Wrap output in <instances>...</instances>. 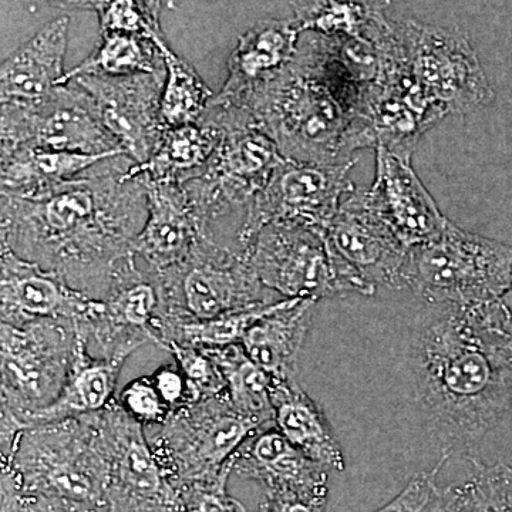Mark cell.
Instances as JSON below:
<instances>
[{
    "mask_svg": "<svg viewBox=\"0 0 512 512\" xmlns=\"http://www.w3.org/2000/svg\"><path fill=\"white\" fill-rule=\"evenodd\" d=\"M134 164L120 154L42 194H2V244L79 291L111 289L121 266L136 258L147 218L146 185L126 178Z\"/></svg>",
    "mask_w": 512,
    "mask_h": 512,
    "instance_id": "6da1fadb",
    "label": "cell"
},
{
    "mask_svg": "<svg viewBox=\"0 0 512 512\" xmlns=\"http://www.w3.org/2000/svg\"><path fill=\"white\" fill-rule=\"evenodd\" d=\"M414 399L430 433L473 450L512 412V336L500 299L427 305L409 349Z\"/></svg>",
    "mask_w": 512,
    "mask_h": 512,
    "instance_id": "7a4b0ae2",
    "label": "cell"
},
{
    "mask_svg": "<svg viewBox=\"0 0 512 512\" xmlns=\"http://www.w3.org/2000/svg\"><path fill=\"white\" fill-rule=\"evenodd\" d=\"M348 74L316 52L295 59L242 101L282 156L313 164H346L360 97L348 90Z\"/></svg>",
    "mask_w": 512,
    "mask_h": 512,
    "instance_id": "3957f363",
    "label": "cell"
},
{
    "mask_svg": "<svg viewBox=\"0 0 512 512\" xmlns=\"http://www.w3.org/2000/svg\"><path fill=\"white\" fill-rule=\"evenodd\" d=\"M2 474L49 512H109V463L97 423L28 427L2 456Z\"/></svg>",
    "mask_w": 512,
    "mask_h": 512,
    "instance_id": "277c9868",
    "label": "cell"
},
{
    "mask_svg": "<svg viewBox=\"0 0 512 512\" xmlns=\"http://www.w3.org/2000/svg\"><path fill=\"white\" fill-rule=\"evenodd\" d=\"M403 285L426 305L498 301L512 285V245L448 221L439 238L410 249Z\"/></svg>",
    "mask_w": 512,
    "mask_h": 512,
    "instance_id": "5b68a950",
    "label": "cell"
},
{
    "mask_svg": "<svg viewBox=\"0 0 512 512\" xmlns=\"http://www.w3.org/2000/svg\"><path fill=\"white\" fill-rule=\"evenodd\" d=\"M201 120L220 127L222 138L204 170L181 184L208 232L212 221L234 212H242L245 220L249 205L285 157L248 110L211 106Z\"/></svg>",
    "mask_w": 512,
    "mask_h": 512,
    "instance_id": "8992f818",
    "label": "cell"
},
{
    "mask_svg": "<svg viewBox=\"0 0 512 512\" xmlns=\"http://www.w3.org/2000/svg\"><path fill=\"white\" fill-rule=\"evenodd\" d=\"M247 255L261 284L286 298L318 301L323 296L376 292V286L333 254L320 229L293 222L265 225L248 245Z\"/></svg>",
    "mask_w": 512,
    "mask_h": 512,
    "instance_id": "52a82bcc",
    "label": "cell"
},
{
    "mask_svg": "<svg viewBox=\"0 0 512 512\" xmlns=\"http://www.w3.org/2000/svg\"><path fill=\"white\" fill-rule=\"evenodd\" d=\"M77 335L73 320L2 322V414L26 429L30 416L56 402L72 369Z\"/></svg>",
    "mask_w": 512,
    "mask_h": 512,
    "instance_id": "ba28073f",
    "label": "cell"
},
{
    "mask_svg": "<svg viewBox=\"0 0 512 512\" xmlns=\"http://www.w3.org/2000/svg\"><path fill=\"white\" fill-rule=\"evenodd\" d=\"M0 106V153L20 148L126 153L101 123L92 97L76 82L62 84L36 103Z\"/></svg>",
    "mask_w": 512,
    "mask_h": 512,
    "instance_id": "9c48e42d",
    "label": "cell"
},
{
    "mask_svg": "<svg viewBox=\"0 0 512 512\" xmlns=\"http://www.w3.org/2000/svg\"><path fill=\"white\" fill-rule=\"evenodd\" d=\"M400 33L407 66L441 117L481 110L493 101V89L466 37L416 22H407Z\"/></svg>",
    "mask_w": 512,
    "mask_h": 512,
    "instance_id": "30bf717a",
    "label": "cell"
},
{
    "mask_svg": "<svg viewBox=\"0 0 512 512\" xmlns=\"http://www.w3.org/2000/svg\"><path fill=\"white\" fill-rule=\"evenodd\" d=\"M353 163L313 164L284 160L249 205L238 241L247 249L265 225L293 222L325 231L340 205L355 192L348 174Z\"/></svg>",
    "mask_w": 512,
    "mask_h": 512,
    "instance_id": "8fae6325",
    "label": "cell"
},
{
    "mask_svg": "<svg viewBox=\"0 0 512 512\" xmlns=\"http://www.w3.org/2000/svg\"><path fill=\"white\" fill-rule=\"evenodd\" d=\"M158 291L178 298L195 322L266 302L247 251L235 252L211 237L201 239L180 264L157 274Z\"/></svg>",
    "mask_w": 512,
    "mask_h": 512,
    "instance_id": "7c38bea8",
    "label": "cell"
},
{
    "mask_svg": "<svg viewBox=\"0 0 512 512\" xmlns=\"http://www.w3.org/2000/svg\"><path fill=\"white\" fill-rule=\"evenodd\" d=\"M101 446L109 463V512H185L156 451L126 412L103 417Z\"/></svg>",
    "mask_w": 512,
    "mask_h": 512,
    "instance_id": "4fadbf2b",
    "label": "cell"
},
{
    "mask_svg": "<svg viewBox=\"0 0 512 512\" xmlns=\"http://www.w3.org/2000/svg\"><path fill=\"white\" fill-rule=\"evenodd\" d=\"M72 82L89 93L101 123L136 164L156 153L165 127L161 123V97L165 70L128 76L83 74Z\"/></svg>",
    "mask_w": 512,
    "mask_h": 512,
    "instance_id": "5bb4252c",
    "label": "cell"
},
{
    "mask_svg": "<svg viewBox=\"0 0 512 512\" xmlns=\"http://www.w3.org/2000/svg\"><path fill=\"white\" fill-rule=\"evenodd\" d=\"M264 424L237 412L229 403L225 410L194 414L188 423L178 426L180 433L164 437L156 454L181 493L190 485L217 480L231 466L239 448Z\"/></svg>",
    "mask_w": 512,
    "mask_h": 512,
    "instance_id": "9a60e30c",
    "label": "cell"
},
{
    "mask_svg": "<svg viewBox=\"0 0 512 512\" xmlns=\"http://www.w3.org/2000/svg\"><path fill=\"white\" fill-rule=\"evenodd\" d=\"M370 210L407 249L439 238L448 220L414 173L410 158L376 146L375 184L365 191Z\"/></svg>",
    "mask_w": 512,
    "mask_h": 512,
    "instance_id": "2e32d148",
    "label": "cell"
},
{
    "mask_svg": "<svg viewBox=\"0 0 512 512\" xmlns=\"http://www.w3.org/2000/svg\"><path fill=\"white\" fill-rule=\"evenodd\" d=\"M333 254L373 286L404 289L403 272L409 249L370 210L365 191L343 200L326 229Z\"/></svg>",
    "mask_w": 512,
    "mask_h": 512,
    "instance_id": "e0dca14e",
    "label": "cell"
},
{
    "mask_svg": "<svg viewBox=\"0 0 512 512\" xmlns=\"http://www.w3.org/2000/svg\"><path fill=\"white\" fill-rule=\"evenodd\" d=\"M2 322L22 326L39 319L93 320L106 303L96 301L53 272L26 261L2 244Z\"/></svg>",
    "mask_w": 512,
    "mask_h": 512,
    "instance_id": "ac0fdd59",
    "label": "cell"
},
{
    "mask_svg": "<svg viewBox=\"0 0 512 512\" xmlns=\"http://www.w3.org/2000/svg\"><path fill=\"white\" fill-rule=\"evenodd\" d=\"M140 178L146 185L147 218L133 252L161 274L183 262L210 235L183 184Z\"/></svg>",
    "mask_w": 512,
    "mask_h": 512,
    "instance_id": "d6986e66",
    "label": "cell"
},
{
    "mask_svg": "<svg viewBox=\"0 0 512 512\" xmlns=\"http://www.w3.org/2000/svg\"><path fill=\"white\" fill-rule=\"evenodd\" d=\"M299 32L292 23L274 20L245 33L229 60L227 82L215 94L210 107L241 106L255 89L284 72L298 53Z\"/></svg>",
    "mask_w": 512,
    "mask_h": 512,
    "instance_id": "ffe728a7",
    "label": "cell"
},
{
    "mask_svg": "<svg viewBox=\"0 0 512 512\" xmlns=\"http://www.w3.org/2000/svg\"><path fill=\"white\" fill-rule=\"evenodd\" d=\"M69 18L47 23L10 53L0 69V104H30L49 97L62 83Z\"/></svg>",
    "mask_w": 512,
    "mask_h": 512,
    "instance_id": "44dd1931",
    "label": "cell"
},
{
    "mask_svg": "<svg viewBox=\"0 0 512 512\" xmlns=\"http://www.w3.org/2000/svg\"><path fill=\"white\" fill-rule=\"evenodd\" d=\"M326 470L293 447L278 429L252 436L234 456V471L264 485L266 495L326 491Z\"/></svg>",
    "mask_w": 512,
    "mask_h": 512,
    "instance_id": "7402d4cb",
    "label": "cell"
},
{
    "mask_svg": "<svg viewBox=\"0 0 512 512\" xmlns=\"http://www.w3.org/2000/svg\"><path fill=\"white\" fill-rule=\"evenodd\" d=\"M315 305L316 299L292 298L285 308L255 323L241 340L249 359L272 379L295 382Z\"/></svg>",
    "mask_w": 512,
    "mask_h": 512,
    "instance_id": "603a6c76",
    "label": "cell"
},
{
    "mask_svg": "<svg viewBox=\"0 0 512 512\" xmlns=\"http://www.w3.org/2000/svg\"><path fill=\"white\" fill-rule=\"evenodd\" d=\"M272 406L276 429L293 447L315 463L332 470H345L342 448L322 410L299 384L274 380Z\"/></svg>",
    "mask_w": 512,
    "mask_h": 512,
    "instance_id": "cb8c5ba5",
    "label": "cell"
},
{
    "mask_svg": "<svg viewBox=\"0 0 512 512\" xmlns=\"http://www.w3.org/2000/svg\"><path fill=\"white\" fill-rule=\"evenodd\" d=\"M126 153L80 154L70 151L20 148L0 153L2 194L33 197L76 180L93 165Z\"/></svg>",
    "mask_w": 512,
    "mask_h": 512,
    "instance_id": "d4e9b609",
    "label": "cell"
},
{
    "mask_svg": "<svg viewBox=\"0 0 512 512\" xmlns=\"http://www.w3.org/2000/svg\"><path fill=\"white\" fill-rule=\"evenodd\" d=\"M121 363L123 360H97L87 355L86 342L79 332L72 369L62 393L55 403L30 416L26 429L106 409L116 389Z\"/></svg>",
    "mask_w": 512,
    "mask_h": 512,
    "instance_id": "484cf974",
    "label": "cell"
},
{
    "mask_svg": "<svg viewBox=\"0 0 512 512\" xmlns=\"http://www.w3.org/2000/svg\"><path fill=\"white\" fill-rule=\"evenodd\" d=\"M221 138V128L210 121L167 127L156 153L146 163L134 164L126 178L140 175L150 181L183 183L200 174L210 163Z\"/></svg>",
    "mask_w": 512,
    "mask_h": 512,
    "instance_id": "4316f807",
    "label": "cell"
},
{
    "mask_svg": "<svg viewBox=\"0 0 512 512\" xmlns=\"http://www.w3.org/2000/svg\"><path fill=\"white\" fill-rule=\"evenodd\" d=\"M151 39L160 50L165 66V82L161 97V123L165 128L198 123L210 107L215 94L194 67L165 45L158 30Z\"/></svg>",
    "mask_w": 512,
    "mask_h": 512,
    "instance_id": "83f0119b",
    "label": "cell"
},
{
    "mask_svg": "<svg viewBox=\"0 0 512 512\" xmlns=\"http://www.w3.org/2000/svg\"><path fill=\"white\" fill-rule=\"evenodd\" d=\"M164 70L163 57L151 37L107 32L103 33V40L92 55L64 74L60 86L72 82L83 74L128 76L138 73H160Z\"/></svg>",
    "mask_w": 512,
    "mask_h": 512,
    "instance_id": "f1b7e54d",
    "label": "cell"
},
{
    "mask_svg": "<svg viewBox=\"0 0 512 512\" xmlns=\"http://www.w3.org/2000/svg\"><path fill=\"white\" fill-rule=\"evenodd\" d=\"M218 367L227 384L229 403L237 412L264 421L274 420V379L255 365L242 345L215 349Z\"/></svg>",
    "mask_w": 512,
    "mask_h": 512,
    "instance_id": "f546056e",
    "label": "cell"
},
{
    "mask_svg": "<svg viewBox=\"0 0 512 512\" xmlns=\"http://www.w3.org/2000/svg\"><path fill=\"white\" fill-rule=\"evenodd\" d=\"M474 471L466 483L444 488L440 512H512V468L485 466L471 458Z\"/></svg>",
    "mask_w": 512,
    "mask_h": 512,
    "instance_id": "4dcf8cb0",
    "label": "cell"
},
{
    "mask_svg": "<svg viewBox=\"0 0 512 512\" xmlns=\"http://www.w3.org/2000/svg\"><path fill=\"white\" fill-rule=\"evenodd\" d=\"M291 299L262 302L258 305L248 306V308L235 309V311H229L215 319L188 323L181 330L184 332L185 339L192 345L207 346L211 349L228 348V346L241 342L248 330L259 320L285 308Z\"/></svg>",
    "mask_w": 512,
    "mask_h": 512,
    "instance_id": "1f68e13d",
    "label": "cell"
},
{
    "mask_svg": "<svg viewBox=\"0 0 512 512\" xmlns=\"http://www.w3.org/2000/svg\"><path fill=\"white\" fill-rule=\"evenodd\" d=\"M448 457L450 453H443L440 463L433 470L417 474L402 493L376 512H437L443 491L437 484V476Z\"/></svg>",
    "mask_w": 512,
    "mask_h": 512,
    "instance_id": "d6a6232c",
    "label": "cell"
},
{
    "mask_svg": "<svg viewBox=\"0 0 512 512\" xmlns=\"http://www.w3.org/2000/svg\"><path fill=\"white\" fill-rule=\"evenodd\" d=\"M171 352L175 356V360L180 363L181 372L187 379L190 392L194 394V399H198L201 394H211L217 392L225 384L224 376H222L217 360L212 362L211 356L201 355L198 350L191 348H183L175 342L170 343Z\"/></svg>",
    "mask_w": 512,
    "mask_h": 512,
    "instance_id": "836d02e7",
    "label": "cell"
},
{
    "mask_svg": "<svg viewBox=\"0 0 512 512\" xmlns=\"http://www.w3.org/2000/svg\"><path fill=\"white\" fill-rule=\"evenodd\" d=\"M124 412L138 423H165L170 407L154 386L153 379H137L121 393Z\"/></svg>",
    "mask_w": 512,
    "mask_h": 512,
    "instance_id": "e575fe53",
    "label": "cell"
},
{
    "mask_svg": "<svg viewBox=\"0 0 512 512\" xmlns=\"http://www.w3.org/2000/svg\"><path fill=\"white\" fill-rule=\"evenodd\" d=\"M232 471L234 460L217 480L190 485L181 490L185 512H247L244 505L227 493L228 478Z\"/></svg>",
    "mask_w": 512,
    "mask_h": 512,
    "instance_id": "d590c367",
    "label": "cell"
},
{
    "mask_svg": "<svg viewBox=\"0 0 512 512\" xmlns=\"http://www.w3.org/2000/svg\"><path fill=\"white\" fill-rule=\"evenodd\" d=\"M328 493L329 490L266 495L261 512H326Z\"/></svg>",
    "mask_w": 512,
    "mask_h": 512,
    "instance_id": "8d00e7d4",
    "label": "cell"
},
{
    "mask_svg": "<svg viewBox=\"0 0 512 512\" xmlns=\"http://www.w3.org/2000/svg\"><path fill=\"white\" fill-rule=\"evenodd\" d=\"M153 382L154 386L157 387L158 393H160V396L163 397L164 402L168 404L171 410L181 402H184L185 397H188L190 387H188L187 379H185L181 369L163 367L153 377Z\"/></svg>",
    "mask_w": 512,
    "mask_h": 512,
    "instance_id": "74e56055",
    "label": "cell"
},
{
    "mask_svg": "<svg viewBox=\"0 0 512 512\" xmlns=\"http://www.w3.org/2000/svg\"><path fill=\"white\" fill-rule=\"evenodd\" d=\"M2 512H49L28 495L20 493L16 485L2 474Z\"/></svg>",
    "mask_w": 512,
    "mask_h": 512,
    "instance_id": "f35d334b",
    "label": "cell"
},
{
    "mask_svg": "<svg viewBox=\"0 0 512 512\" xmlns=\"http://www.w3.org/2000/svg\"><path fill=\"white\" fill-rule=\"evenodd\" d=\"M501 309H503L505 328L512 336V285L507 293L500 299Z\"/></svg>",
    "mask_w": 512,
    "mask_h": 512,
    "instance_id": "ab89813d",
    "label": "cell"
}]
</instances>
